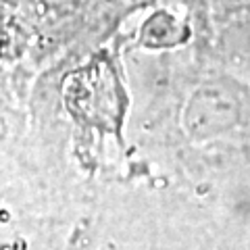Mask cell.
Listing matches in <instances>:
<instances>
[{"label":"cell","instance_id":"obj_1","mask_svg":"<svg viewBox=\"0 0 250 250\" xmlns=\"http://www.w3.org/2000/svg\"><path fill=\"white\" fill-rule=\"evenodd\" d=\"M215 6L219 9L228 11V13H233V11H244L250 6V0H213Z\"/></svg>","mask_w":250,"mask_h":250}]
</instances>
